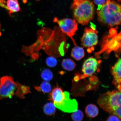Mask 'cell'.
<instances>
[{
    "label": "cell",
    "instance_id": "obj_13",
    "mask_svg": "<svg viewBox=\"0 0 121 121\" xmlns=\"http://www.w3.org/2000/svg\"><path fill=\"white\" fill-rule=\"evenodd\" d=\"M62 65L63 69L69 71L73 70L76 66L75 62L69 58L63 59L62 62Z\"/></svg>",
    "mask_w": 121,
    "mask_h": 121
},
{
    "label": "cell",
    "instance_id": "obj_2",
    "mask_svg": "<svg viewBox=\"0 0 121 121\" xmlns=\"http://www.w3.org/2000/svg\"><path fill=\"white\" fill-rule=\"evenodd\" d=\"M97 103L104 111L117 116L121 120V92L113 90L106 92L100 95Z\"/></svg>",
    "mask_w": 121,
    "mask_h": 121
},
{
    "label": "cell",
    "instance_id": "obj_16",
    "mask_svg": "<svg viewBox=\"0 0 121 121\" xmlns=\"http://www.w3.org/2000/svg\"><path fill=\"white\" fill-rule=\"evenodd\" d=\"M41 76L45 81H51L53 78V74L51 71L49 69H45L42 71Z\"/></svg>",
    "mask_w": 121,
    "mask_h": 121
},
{
    "label": "cell",
    "instance_id": "obj_9",
    "mask_svg": "<svg viewBox=\"0 0 121 121\" xmlns=\"http://www.w3.org/2000/svg\"><path fill=\"white\" fill-rule=\"evenodd\" d=\"M30 88L28 86L23 85L18 83V86L15 95L20 98H24L25 95L30 93Z\"/></svg>",
    "mask_w": 121,
    "mask_h": 121
},
{
    "label": "cell",
    "instance_id": "obj_8",
    "mask_svg": "<svg viewBox=\"0 0 121 121\" xmlns=\"http://www.w3.org/2000/svg\"><path fill=\"white\" fill-rule=\"evenodd\" d=\"M111 72L113 78V84L118 90L121 92V58L112 68Z\"/></svg>",
    "mask_w": 121,
    "mask_h": 121
},
{
    "label": "cell",
    "instance_id": "obj_3",
    "mask_svg": "<svg viewBox=\"0 0 121 121\" xmlns=\"http://www.w3.org/2000/svg\"><path fill=\"white\" fill-rule=\"evenodd\" d=\"M71 9L75 21L83 25H87L94 16V6L89 0H73Z\"/></svg>",
    "mask_w": 121,
    "mask_h": 121
},
{
    "label": "cell",
    "instance_id": "obj_15",
    "mask_svg": "<svg viewBox=\"0 0 121 121\" xmlns=\"http://www.w3.org/2000/svg\"><path fill=\"white\" fill-rule=\"evenodd\" d=\"M43 109L45 114L48 116L53 115L56 113V107L52 102H48L45 104Z\"/></svg>",
    "mask_w": 121,
    "mask_h": 121
},
{
    "label": "cell",
    "instance_id": "obj_5",
    "mask_svg": "<svg viewBox=\"0 0 121 121\" xmlns=\"http://www.w3.org/2000/svg\"><path fill=\"white\" fill-rule=\"evenodd\" d=\"M53 22L58 24L61 31L71 39L74 44L76 46V43L73 37L78 30V24L76 21L68 18L60 20L55 17Z\"/></svg>",
    "mask_w": 121,
    "mask_h": 121
},
{
    "label": "cell",
    "instance_id": "obj_11",
    "mask_svg": "<svg viewBox=\"0 0 121 121\" xmlns=\"http://www.w3.org/2000/svg\"><path fill=\"white\" fill-rule=\"evenodd\" d=\"M85 112L88 117L94 118L96 117L99 113V109L98 107L94 104H90L86 107Z\"/></svg>",
    "mask_w": 121,
    "mask_h": 121
},
{
    "label": "cell",
    "instance_id": "obj_10",
    "mask_svg": "<svg viewBox=\"0 0 121 121\" xmlns=\"http://www.w3.org/2000/svg\"><path fill=\"white\" fill-rule=\"evenodd\" d=\"M71 55L76 60H79L84 56V49L76 45L72 49Z\"/></svg>",
    "mask_w": 121,
    "mask_h": 121
},
{
    "label": "cell",
    "instance_id": "obj_14",
    "mask_svg": "<svg viewBox=\"0 0 121 121\" xmlns=\"http://www.w3.org/2000/svg\"><path fill=\"white\" fill-rule=\"evenodd\" d=\"M35 88L38 91L42 92L44 93H49L52 90V86L51 84L47 81H45L42 82L40 86H36Z\"/></svg>",
    "mask_w": 121,
    "mask_h": 121
},
{
    "label": "cell",
    "instance_id": "obj_6",
    "mask_svg": "<svg viewBox=\"0 0 121 121\" xmlns=\"http://www.w3.org/2000/svg\"><path fill=\"white\" fill-rule=\"evenodd\" d=\"M98 62L96 59L90 57L84 62L82 69L81 75L76 74L74 78V81L78 82L87 77L91 76L97 69Z\"/></svg>",
    "mask_w": 121,
    "mask_h": 121
},
{
    "label": "cell",
    "instance_id": "obj_18",
    "mask_svg": "<svg viewBox=\"0 0 121 121\" xmlns=\"http://www.w3.org/2000/svg\"><path fill=\"white\" fill-rule=\"evenodd\" d=\"M47 65L50 67H54L56 66L57 64V60L55 57L52 56L48 57L46 60Z\"/></svg>",
    "mask_w": 121,
    "mask_h": 121
},
{
    "label": "cell",
    "instance_id": "obj_1",
    "mask_svg": "<svg viewBox=\"0 0 121 121\" xmlns=\"http://www.w3.org/2000/svg\"><path fill=\"white\" fill-rule=\"evenodd\" d=\"M100 22L112 27L121 24V5L115 1L107 0L97 11Z\"/></svg>",
    "mask_w": 121,
    "mask_h": 121
},
{
    "label": "cell",
    "instance_id": "obj_7",
    "mask_svg": "<svg viewBox=\"0 0 121 121\" xmlns=\"http://www.w3.org/2000/svg\"><path fill=\"white\" fill-rule=\"evenodd\" d=\"M98 31L93 27L86 28L81 39L82 44L86 48L93 47L98 43Z\"/></svg>",
    "mask_w": 121,
    "mask_h": 121
},
{
    "label": "cell",
    "instance_id": "obj_19",
    "mask_svg": "<svg viewBox=\"0 0 121 121\" xmlns=\"http://www.w3.org/2000/svg\"><path fill=\"white\" fill-rule=\"evenodd\" d=\"M107 121H121V120L117 116L111 114L108 118Z\"/></svg>",
    "mask_w": 121,
    "mask_h": 121
},
{
    "label": "cell",
    "instance_id": "obj_4",
    "mask_svg": "<svg viewBox=\"0 0 121 121\" xmlns=\"http://www.w3.org/2000/svg\"><path fill=\"white\" fill-rule=\"evenodd\" d=\"M18 86L11 76H6L0 79V99L11 98L15 95Z\"/></svg>",
    "mask_w": 121,
    "mask_h": 121
},
{
    "label": "cell",
    "instance_id": "obj_20",
    "mask_svg": "<svg viewBox=\"0 0 121 121\" xmlns=\"http://www.w3.org/2000/svg\"><path fill=\"white\" fill-rule=\"evenodd\" d=\"M95 3L98 6V9L100 8L105 3V0H94Z\"/></svg>",
    "mask_w": 121,
    "mask_h": 121
},
{
    "label": "cell",
    "instance_id": "obj_12",
    "mask_svg": "<svg viewBox=\"0 0 121 121\" xmlns=\"http://www.w3.org/2000/svg\"><path fill=\"white\" fill-rule=\"evenodd\" d=\"M7 7L10 15L12 13L19 11L20 9L17 0H7Z\"/></svg>",
    "mask_w": 121,
    "mask_h": 121
},
{
    "label": "cell",
    "instance_id": "obj_17",
    "mask_svg": "<svg viewBox=\"0 0 121 121\" xmlns=\"http://www.w3.org/2000/svg\"><path fill=\"white\" fill-rule=\"evenodd\" d=\"M84 116L82 111L78 109L73 112L71 115L72 119L73 121H82Z\"/></svg>",
    "mask_w": 121,
    "mask_h": 121
},
{
    "label": "cell",
    "instance_id": "obj_23",
    "mask_svg": "<svg viewBox=\"0 0 121 121\" xmlns=\"http://www.w3.org/2000/svg\"><path fill=\"white\" fill-rule=\"evenodd\" d=\"M118 1H119V2H121V0H117Z\"/></svg>",
    "mask_w": 121,
    "mask_h": 121
},
{
    "label": "cell",
    "instance_id": "obj_22",
    "mask_svg": "<svg viewBox=\"0 0 121 121\" xmlns=\"http://www.w3.org/2000/svg\"><path fill=\"white\" fill-rule=\"evenodd\" d=\"M2 34L1 32V26L0 24V36H1Z\"/></svg>",
    "mask_w": 121,
    "mask_h": 121
},
{
    "label": "cell",
    "instance_id": "obj_21",
    "mask_svg": "<svg viewBox=\"0 0 121 121\" xmlns=\"http://www.w3.org/2000/svg\"><path fill=\"white\" fill-rule=\"evenodd\" d=\"M0 6L4 8L7 10V6L4 3L3 0H0Z\"/></svg>",
    "mask_w": 121,
    "mask_h": 121
}]
</instances>
